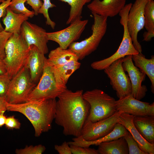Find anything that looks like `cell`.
Listing matches in <instances>:
<instances>
[{
  "mask_svg": "<svg viewBox=\"0 0 154 154\" xmlns=\"http://www.w3.org/2000/svg\"><path fill=\"white\" fill-rule=\"evenodd\" d=\"M135 66L142 71L149 78L151 83V91L154 93V56L146 58L142 53L132 55Z\"/></svg>",
  "mask_w": 154,
  "mask_h": 154,
  "instance_id": "d4e9b609",
  "label": "cell"
},
{
  "mask_svg": "<svg viewBox=\"0 0 154 154\" xmlns=\"http://www.w3.org/2000/svg\"><path fill=\"white\" fill-rule=\"evenodd\" d=\"M36 86L31 79L29 69L24 66L11 79L5 97L6 101L12 104L27 102Z\"/></svg>",
  "mask_w": 154,
  "mask_h": 154,
  "instance_id": "8992f818",
  "label": "cell"
},
{
  "mask_svg": "<svg viewBox=\"0 0 154 154\" xmlns=\"http://www.w3.org/2000/svg\"><path fill=\"white\" fill-rule=\"evenodd\" d=\"M67 3L70 6L68 19L66 24H70L76 21L82 20V13L84 6L91 0H58Z\"/></svg>",
  "mask_w": 154,
  "mask_h": 154,
  "instance_id": "4316f807",
  "label": "cell"
},
{
  "mask_svg": "<svg viewBox=\"0 0 154 154\" xmlns=\"http://www.w3.org/2000/svg\"><path fill=\"white\" fill-rule=\"evenodd\" d=\"M122 66L125 72H127L130 80L131 94L137 100H140L145 96L147 91L146 86L142 85L145 78L146 74L135 65L132 59V55L123 58Z\"/></svg>",
  "mask_w": 154,
  "mask_h": 154,
  "instance_id": "4fadbf2b",
  "label": "cell"
},
{
  "mask_svg": "<svg viewBox=\"0 0 154 154\" xmlns=\"http://www.w3.org/2000/svg\"><path fill=\"white\" fill-rule=\"evenodd\" d=\"M148 1H151L153 0H147Z\"/></svg>",
  "mask_w": 154,
  "mask_h": 154,
  "instance_id": "7bdbcfd3",
  "label": "cell"
},
{
  "mask_svg": "<svg viewBox=\"0 0 154 154\" xmlns=\"http://www.w3.org/2000/svg\"><path fill=\"white\" fill-rule=\"evenodd\" d=\"M97 150L100 154H128L129 150L123 137L100 143Z\"/></svg>",
  "mask_w": 154,
  "mask_h": 154,
  "instance_id": "cb8c5ba5",
  "label": "cell"
},
{
  "mask_svg": "<svg viewBox=\"0 0 154 154\" xmlns=\"http://www.w3.org/2000/svg\"><path fill=\"white\" fill-rule=\"evenodd\" d=\"M27 0H11L9 6L11 9L15 13H22L28 17L32 18L35 15L34 11L28 9L25 6V3Z\"/></svg>",
  "mask_w": 154,
  "mask_h": 154,
  "instance_id": "83f0119b",
  "label": "cell"
},
{
  "mask_svg": "<svg viewBox=\"0 0 154 154\" xmlns=\"http://www.w3.org/2000/svg\"><path fill=\"white\" fill-rule=\"evenodd\" d=\"M47 61L51 66L58 67L74 60H78L76 54L69 48L63 49L60 47L51 50Z\"/></svg>",
  "mask_w": 154,
  "mask_h": 154,
  "instance_id": "603a6c76",
  "label": "cell"
},
{
  "mask_svg": "<svg viewBox=\"0 0 154 154\" xmlns=\"http://www.w3.org/2000/svg\"><path fill=\"white\" fill-rule=\"evenodd\" d=\"M26 2L33 10L35 15H38L39 14V10L42 6L43 2L40 0H27Z\"/></svg>",
  "mask_w": 154,
  "mask_h": 154,
  "instance_id": "8d00e7d4",
  "label": "cell"
},
{
  "mask_svg": "<svg viewBox=\"0 0 154 154\" xmlns=\"http://www.w3.org/2000/svg\"><path fill=\"white\" fill-rule=\"evenodd\" d=\"M11 79L7 73L0 74V97H5Z\"/></svg>",
  "mask_w": 154,
  "mask_h": 154,
  "instance_id": "1f68e13d",
  "label": "cell"
},
{
  "mask_svg": "<svg viewBox=\"0 0 154 154\" xmlns=\"http://www.w3.org/2000/svg\"><path fill=\"white\" fill-rule=\"evenodd\" d=\"M128 132L123 125L117 123L111 132L98 139L92 141H88L79 137L72 138L73 141L68 142V143L69 145H73L83 147H89L92 145L98 146L102 142L111 141L123 137Z\"/></svg>",
  "mask_w": 154,
  "mask_h": 154,
  "instance_id": "d6986e66",
  "label": "cell"
},
{
  "mask_svg": "<svg viewBox=\"0 0 154 154\" xmlns=\"http://www.w3.org/2000/svg\"><path fill=\"white\" fill-rule=\"evenodd\" d=\"M144 27L147 31L143 34V40L148 42L154 37V1H147L144 8Z\"/></svg>",
  "mask_w": 154,
  "mask_h": 154,
  "instance_id": "484cf974",
  "label": "cell"
},
{
  "mask_svg": "<svg viewBox=\"0 0 154 154\" xmlns=\"http://www.w3.org/2000/svg\"><path fill=\"white\" fill-rule=\"evenodd\" d=\"M126 0H93L87 5L94 13L106 17H113L118 14L125 5Z\"/></svg>",
  "mask_w": 154,
  "mask_h": 154,
  "instance_id": "2e32d148",
  "label": "cell"
},
{
  "mask_svg": "<svg viewBox=\"0 0 154 154\" xmlns=\"http://www.w3.org/2000/svg\"><path fill=\"white\" fill-rule=\"evenodd\" d=\"M133 123L146 141L154 144V116H134Z\"/></svg>",
  "mask_w": 154,
  "mask_h": 154,
  "instance_id": "44dd1931",
  "label": "cell"
},
{
  "mask_svg": "<svg viewBox=\"0 0 154 154\" xmlns=\"http://www.w3.org/2000/svg\"><path fill=\"white\" fill-rule=\"evenodd\" d=\"M123 58L115 60L104 70L110 80L111 85L119 99L131 93L132 87L128 74H126L122 66Z\"/></svg>",
  "mask_w": 154,
  "mask_h": 154,
  "instance_id": "9c48e42d",
  "label": "cell"
},
{
  "mask_svg": "<svg viewBox=\"0 0 154 154\" xmlns=\"http://www.w3.org/2000/svg\"><path fill=\"white\" fill-rule=\"evenodd\" d=\"M5 126L8 129H19L21 127V123L14 116H11L7 117Z\"/></svg>",
  "mask_w": 154,
  "mask_h": 154,
  "instance_id": "e575fe53",
  "label": "cell"
},
{
  "mask_svg": "<svg viewBox=\"0 0 154 154\" xmlns=\"http://www.w3.org/2000/svg\"><path fill=\"white\" fill-rule=\"evenodd\" d=\"M7 102L6 101L5 97H0V111H6V104Z\"/></svg>",
  "mask_w": 154,
  "mask_h": 154,
  "instance_id": "f35d334b",
  "label": "cell"
},
{
  "mask_svg": "<svg viewBox=\"0 0 154 154\" xmlns=\"http://www.w3.org/2000/svg\"><path fill=\"white\" fill-rule=\"evenodd\" d=\"M73 154H99L97 150L89 147H83L73 145H69Z\"/></svg>",
  "mask_w": 154,
  "mask_h": 154,
  "instance_id": "d6a6232c",
  "label": "cell"
},
{
  "mask_svg": "<svg viewBox=\"0 0 154 154\" xmlns=\"http://www.w3.org/2000/svg\"><path fill=\"white\" fill-rule=\"evenodd\" d=\"M81 64L78 60H74L58 67L50 66L51 70L58 86L64 89L67 88L66 84L69 78L80 68Z\"/></svg>",
  "mask_w": 154,
  "mask_h": 154,
  "instance_id": "ffe728a7",
  "label": "cell"
},
{
  "mask_svg": "<svg viewBox=\"0 0 154 154\" xmlns=\"http://www.w3.org/2000/svg\"><path fill=\"white\" fill-rule=\"evenodd\" d=\"M47 59L38 83L29 95L28 101L56 99L66 89L57 84Z\"/></svg>",
  "mask_w": 154,
  "mask_h": 154,
  "instance_id": "52a82bcc",
  "label": "cell"
},
{
  "mask_svg": "<svg viewBox=\"0 0 154 154\" xmlns=\"http://www.w3.org/2000/svg\"><path fill=\"white\" fill-rule=\"evenodd\" d=\"M30 47L20 33L12 34L5 47V57L3 59L7 73L11 79L24 66Z\"/></svg>",
  "mask_w": 154,
  "mask_h": 154,
  "instance_id": "3957f363",
  "label": "cell"
},
{
  "mask_svg": "<svg viewBox=\"0 0 154 154\" xmlns=\"http://www.w3.org/2000/svg\"><path fill=\"white\" fill-rule=\"evenodd\" d=\"M56 99L28 101L17 104L7 102V110L16 112L24 115L34 129L35 135L38 137L52 128L55 116Z\"/></svg>",
  "mask_w": 154,
  "mask_h": 154,
  "instance_id": "7a4b0ae2",
  "label": "cell"
},
{
  "mask_svg": "<svg viewBox=\"0 0 154 154\" xmlns=\"http://www.w3.org/2000/svg\"><path fill=\"white\" fill-rule=\"evenodd\" d=\"M117 111H121L134 116H154V103L151 104L135 98L131 94L116 100Z\"/></svg>",
  "mask_w": 154,
  "mask_h": 154,
  "instance_id": "9a60e30c",
  "label": "cell"
},
{
  "mask_svg": "<svg viewBox=\"0 0 154 154\" xmlns=\"http://www.w3.org/2000/svg\"><path fill=\"white\" fill-rule=\"evenodd\" d=\"M11 3V0H6L0 4V19L6 14V9ZM4 30L0 22V32Z\"/></svg>",
  "mask_w": 154,
  "mask_h": 154,
  "instance_id": "74e56055",
  "label": "cell"
},
{
  "mask_svg": "<svg viewBox=\"0 0 154 154\" xmlns=\"http://www.w3.org/2000/svg\"><path fill=\"white\" fill-rule=\"evenodd\" d=\"M83 93L82 90L73 92L67 88L57 97L55 122L63 127V133L65 136H80L90 108L83 98Z\"/></svg>",
  "mask_w": 154,
  "mask_h": 154,
  "instance_id": "6da1fadb",
  "label": "cell"
},
{
  "mask_svg": "<svg viewBox=\"0 0 154 154\" xmlns=\"http://www.w3.org/2000/svg\"><path fill=\"white\" fill-rule=\"evenodd\" d=\"M147 0H135L128 13L127 27L133 45L136 50L142 53L141 46L137 40L138 33L144 27V11Z\"/></svg>",
  "mask_w": 154,
  "mask_h": 154,
  "instance_id": "8fae6325",
  "label": "cell"
},
{
  "mask_svg": "<svg viewBox=\"0 0 154 154\" xmlns=\"http://www.w3.org/2000/svg\"><path fill=\"white\" fill-rule=\"evenodd\" d=\"M55 149L59 154H72L68 142L64 141L60 145H55Z\"/></svg>",
  "mask_w": 154,
  "mask_h": 154,
  "instance_id": "d590c367",
  "label": "cell"
},
{
  "mask_svg": "<svg viewBox=\"0 0 154 154\" xmlns=\"http://www.w3.org/2000/svg\"><path fill=\"white\" fill-rule=\"evenodd\" d=\"M45 149L44 146L39 144L35 146H26L23 149H17L15 153L17 154H41Z\"/></svg>",
  "mask_w": 154,
  "mask_h": 154,
  "instance_id": "4dcf8cb0",
  "label": "cell"
},
{
  "mask_svg": "<svg viewBox=\"0 0 154 154\" xmlns=\"http://www.w3.org/2000/svg\"><path fill=\"white\" fill-rule=\"evenodd\" d=\"M43 1L42 6L38 11V13L42 14L46 19V24L50 25L52 29L55 28L56 23L52 21L49 16L48 11L49 9L56 7L54 4L52 3L50 0H40Z\"/></svg>",
  "mask_w": 154,
  "mask_h": 154,
  "instance_id": "f1b7e54d",
  "label": "cell"
},
{
  "mask_svg": "<svg viewBox=\"0 0 154 154\" xmlns=\"http://www.w3.org/2000/svg\"><path fill=\"white\" fill-rule=\"evenodd\" d=\"M92 14L94 22L91 28L92 35L80 42H73L68 48L76 54L78 60H82L97 49L106 31L108 18Z\"/></svg>",
  "mask_w": 154,
  "mask_h": 154,
  "instance_id": "5b68a950",
  "label": "cell"
},
{
  "mask_svg": "<svg viewBox=\"0 0 154 154\" xmlns=\"http://www.w3.org/2000/svg\"><path fill=\"white\" fill-rule=\"evenodd\" d=\"M12 33L5 31L0 32V59L5 57V44Z\"/></svg>",
  "mask_w": 154,
  "mask_h": 154,
  "instance_id": "836d02e7",
  "label": "cell"
},
{
  "mask_svg": "<svg viewBox=\"0 0 154 154\" xmlns=\"http://www.w3.org/2000/svg\"><path fill=\"white\" fill-rule=\"evenodd\" d=\"M88 21L87 19L76 21L62 30L47 33L48 39L57 43L61 48L67 49L72 43L80 38Z\"/></svg>",
  "mask_w": 154,
  "mask_h": 154,
  "instance_id": "7c38bea8",
  "label": "cell"
},
{
  "mask_svg": "<svg viewBox=\"0 0 154 154\" xmlns=\"http://www.w3.org/2000/svg\"><path fill=\"white\" fill-rule=\"evenodd\" d=\"M28 18L22 13H15L8 7L6 9L5 15L2 19L5 26L4 30L12 34L20 33L23 23Z\"/></svg>",
  "mask_w": 154,
  "mask_h": 154,
  "instance_id": "7402d4cb",
  "label": "cell"
},
{
  "mask_svg": "<svg viewBox=\"0 0 154 154\" xmlns=\"http://www.w3.org/2000/svg\"><path fill=\"white\" fill-rule=\"evenodd\" d=\"M6 0H0V3H1Z\"/></svg>",
  "mask_w": 154,
  "mask_h": 154,
  "instance_id": "b9f144b4",
  "label": "cell"
},
{
  "mask_svg": "<svg viewBox=\"0 0 154 154\" xmlns=\"http://www.w3.org/2000/svg\"><path fill=\"white\" fill-rule=\"evenodd\" d=\"M127 144L129 154H145L139 147L137 142L128 132L124 136Z\"/></svg>",
  "mask_w": 154,
  "mask_h": 154,
  "instance_id": "f546056e",
  "label": "cell"
},
{
  "mask_svg": "<svg viewBox=\"0 0 154 154\" xmlns=\"http://www.w3.org/2000/svg\"><path fill=\"white\" fill-rule=\"evenodd\" d=\"M83 96L90 107L86 120L95 122L109 117L117 111L115 99L101 90L87 91Z\"/></svg>",
  "mask_w": 154,
  "mask_h": 154,
  "instance_id": "277c9868",
  "label": "cell"
},
{
  "mask_svg": "<svg viewBox=\"0 0 154 154\" xmlns=\"http://www.w3.org/2000/svg\"><path fill=\"white\" fill-rule=\"evenodd\" d=\"M47 33L42 27L26 21L22 25L20 34L29 47L34 45L45 54L48 51Z\"/></svg>",
  "mask_w": 154,
  "mask_h": 154,
  "instance_id": "5bb4252c",
  "label": "cell"
},
{
  "mask_svg": "<svg viewBox=\"0 0 154 154\" xmlns=\"http://www.w3.org/2000/svg\"><path fill=\"white\" fill-rule=\"evenodd\" d=\"M134 116L122 113L119 116L117 123L123 125L132 135L141 149L145 154H154V144L146 141L141 135L134 126L133 122Z\"/></svg>",
  "mask_w": 154,
  "mask_h": 154,
  "instance_id": "ac0fdd59",
  "label": "cell"
},
{
  "mask_svg": "<svg viewBox=\"0 0 154 154\" xmlns=\"http://www.w3.org/2000/svg\"><path fill=\"white\" fill-rule=\"evenodd\" d=\"M5 111H3L0 113V127L5 125L7 117L4 115Z\"/></svg>",
  "mask_w": 154,
  "mask_h": 154,
  "instance_id": "60d3db41",
  "label": "cell"
},
{
  "mask_svg": "<svg viewBox=\"0 0 154 154\" xmlns=\"http://www.w3.org/2000/svg\"><path fill=\"white\" fill-rule=\"evenodd\" d=\"M122 113L117 111L109 117L95 122L86 120L80 137L86 141H92L106 136L113 130L119 116Z\"/></svg>",
  "mask_w": 154,
  "mask_h": 154,
  "instance_id": "30bf717a",
  "label": "cell"
},
{
  "mask_svg": "<svg viewBox=\"0 0 154 154\" xmlns=\"http://www.w3.org/2000/svg\"><path fill=\"white\" fill-rule=\"evenodd\" d=\"M128 13L127 10H123L120 11L119 14L120 17V23L123 27V33L122 40L118 49L109 57L92 63L91 66L93 69L99 70H104L115 60L127 55L135 54L139 53L133 45L127 29V24Z\"/></svg>",
  "mask_w": 154,
  "mask_h": 154,
  "instance_id": "ba28073f",
  "label": "cell"
},
{
  "mask_svg": "<svg viewBox=\"0 0 154 154\" xmlns=\"http://www.w3.org/2000/svg\"><path fill=\"white\" fill-rule=\"evenodd\" d=\"M1 112L0 111V113Z\"/></svg>",
  "mask_w": 154,
  "mask_h": 154,
  "instance_id": "ee69618b",
  "label": "cell"
},
{
  "mask_svg": "<svg viewBox=\"0 0 154 154\" xmlns=\"http://www.w3.org/2000/svg\"><path fill=\"white\" fill-rule=\"evenodd\" d=\"M7 72L6 66L3 60L0 59V74H5Z\"/></svg>",
  "mask_w": 154,
  "mask_h": 154,
  "instance_id": "ab89813d",
  "label": "cell"
},
{
  "mask_svg": "<svg viewBox=\"0 0 154 154\" xmlns=\"http://www.w3.org/2000/svg\"><path fill=\"white\" fill-rule=\"evenodd\" d=\"M29 52L24 66L29 70L31 79L36 83L42 74L47 58L35 46H30Z\"/></svg>",
  "mask_w": 154,
  "mask_h": 154,
  "instance_id": "e0dca14e",
  "label": "cell"
}]
</instances>
